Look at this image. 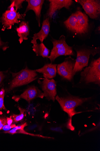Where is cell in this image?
<instances>
[{
  "label": "cell",
  "instance_id": "obj_1",
  "mask_svg": "<svg viewBox=\"0 0 100 151\" xmlns=\"http://www.w3.org/2000/svg\"><path fill=\"white\" fill-rule=\"evenodd\" d=\"M75 50L77 53V59L72 73L74 78L76 74L82 70L85 67L88 66L91 55L94 57L100 53V47H92L83 45L76 47Z\"/></svg>",
  "mask_w": 100,
  "mask_h": 151
},
{
  "label": "cell",
  "instance_id": "obj_2",
  "mask_svg": "<svg viewBox=\"0 0 100 151\" xmlns=\"http://www.w3.org/2000/svg\"><path fill=\"white\" fill-rule=\"evenodd\" d=\"M80 74L79 83L86 85L100 86V58L93 60L89 66L83 69Z\"/></svg>",
  "mask_w": 100,
  "mask_h": 151
},
{
  "label": "cell",
  "instance_id": "obj_3",
  "mask_svg": "<svg viewBox=\"0 0 100 151\" xmlns=\"http://www.w3.org/2000/svg\"><path fill=\"white\" fill-rule=\"evenodd\" d=\"M11 79L6 92H9L16 88L29 84L37 79L38 74L35 70H31L26 66L24 69L17 73L11 72Z\"/></svg>",
  "mask_w": 100,
  "mask_h": 151
},
{
  "label": "cell",
  "instance_id": "obj_4",
  "mask_svg": "<svg viewBox=\"0 0 100 151\" xmlns=\"http://www.w3.org/2000/svg\"><path fill=\"white\" fill-rule=\"evenodd\" d=\"M91 97L80 98L73 96L62 97L57 95L55 98V100L58 102L63 111L68 114L71 119L75 114L81 113H77L75 111V109L77 107L91 101Z\"/></svg>",
  "mask_w": 100,
  "mask_h": 151
},
{
  "label": "cell",
  "instance_id": "obj_5",
  "mask_svg": "<svg viewBox=\"0 0 100 151\" xmlns=\"http://www.w3.org/2000/svg\"><path fill=\"white\" fill-rule=\"evenodd\" d=\"M51 41L53 47L50 55L48 58L50 59L51 63L56 58L61 56H76L73 47L70 46L67 44L65 37L64 35H61L59 40L52 38Z\"/></svg>",
  "mask_w": 100,
  "mask_h": 151
},
{
  "label": "cell",
  "instance_id": "obj_6",
  "mask_svg": "<svg viewBox=\"0 0 100 151\" xmlns=\"http://www.w3.org/2000/svg\"><path fill=\"white\" fill-rule=\"evenodd\" d=\"M82 6L86 13L92 19L98 20L100 16L99 0H75Z\"/></svg>",
  "mask_w": 100,
  "mask_h": 151
},
{
  "label": "cell",
  "instance_id": "obj_7",
  "mask_svg": "<svg viewBox=\"0 0 100 151\" xmlns=\"http://www.w3.org/2000/svg\"><path fill=\"white\" fill-rule=\"evenodd\" d=\"M75 62L76 60L71 56L66 58L63 62L57 65V73L63 79L70 81H72Z\"/></svg>",
  "mask_w": 100,
  "mask_h": 151
},
{
  "label": "cell",
  "instance_id": "obj_8",
  "mask_svg": "<svg viewBox=\"0 0 100 151\" xmlns=\"http://www.w3.org/2000/svg\"><path fill=\"white\" fill-rule=\"evenodd\" d=\"M24 18L23 14L15 11H11L6 10L3 13L2 17L0 18V22L3 25L2 30L11 29L14 24H18L21 22L20 20Z\"/></svg>",
  "mask_w": 100,
  "mask_h": 151
},
{
  "label": "cell",
  "instance_id": "obj_9",
  "mask_svg": "<svg viewBox=\"0 0 100 151\" xmlns=\"http://www.w3.org/2000/svg\"><path fill=\"white\" fill-rule=\"evenodd\" d=\"M38 83L44 92V97L48 101L54 102L57 94L56 82L53 79L45 78L42 81H38Z\"/></svg>",
  "mask_w": 100,
  "mask_h": 151
},
{
  "label": "cell",
  "instance_id": "obj_10",
  "mask_svg": "<svg viewBox=\"0 0 100 151\" xmlns=\"http://www.w3.org/2000/svg\"><path fill=\"white\" fill-rule=\"evenodd\" d=\"M44 93H43L38 87L35 86H31L27 88L19 96H14L12 99L18 102L21 99L26 101L28 103L37 98L43 99Z\"/></svg>",
  "mask_w": 100,
  "mask_h": 151
},
{
  "label": "cell",
  "instance_id": "obj_11",
  "mask_svg": "<svg viewBox=\"0 0 100 151\" xmlns=\"http://www.w3.org/2000/svg\"><path fill=\"white\" fill-rule=\"evenodd\" d=\"M50 2L49 8L48 10L45 17L46 18L52 19L55 13L63 8L67 9H70L74 1L72 0H49Z\"/></svg>",
  "mask_w": 100,
  "mask_h": 151
},
{
  "label": "cell",
  "instance_id": "obj_12",
  "mask_svg": "<svg viewBox=\"0 0 100 151\" xmlns=\"http://www.w3.org/2000/svg\"><path fill=\"white\" fill-rule=\"evenodd\" d=\"M26 2L28 3V5L23 15L25 18L27 12L30 10H33L35 12L36 19L38 26H40V19L41 12L43 4H44V0H26Z\"/></svg>",
  "mask_w": 100,
  "mask_h": 151
},
{
  "label": "cell",
  "instance_id": "obj_13",
  "mask_svg": "<svg viewBox=\"0 0 100 151\" xmlns=\"http://www.w3.org/2000/svg\"><path fill=\"white\" fill-rule=\"evenodd\" d=\"M77 8L75 12L77 18L78 34H85L88 32L89 29L88 17L79 7Z\"/></svg>",
  "mask_w": 100,
  "mask_h": 151
},
{
  "label": "cell",
  "instance_id": "obj_14",
  "mask_svg": "<svg viewBox=\"0 0 100 151\" xmlns=\"http://www.w3.org/2000/svg\"><path fill=\"white\" fill-rule=\"evenodd\" d=\"M50 31V24L49 18L45 19L42 23L40 30L38 33H35L32 37L33 40L31 43L34 44H37V40H39L41 43H43L44 40L48 37Z\"/></svg>",
  "mask_w": 100,
  "mask_h": 151
},
{
  "label": "cell",
  "instance_id": "obj_15",
  "mask_svg": "<svg viewBox=\"0 0 100 151\" xmlns=\"http://www.w3.org/2000/svg\"><path fill=\"white\" fill-rule=\"evenodd\" d=\"M57 65L52 63L45 64L39 69L35 70L36 72L43 74L45 78L50 79L55 78L57 73Z\"/></svg>",
  "mask_w": 100,
  "mask_h": 151
},
{
  "label": "cell",
  "instance_id": "obj_16",
  "mask_svg": "<svg viewBox=\"0 0 100 151\" xmlns=\"http://www.w3.org/2000/svg\"><path fill=\"white\" fill-rule=\"evenodd\" d=\"M16 30L19 37V42L21 44L24 40L28 39L27 37L29 35L30 28L28 22L22 21L20 24L19 27H17Z\"/></svg>",
  "mask_w": 100,
  "mask_h": 151
},
{
  "label": "cell",
  "instance_id": "obj_17",
  "mask_svg": "<svg viewBox=\"0 0 100 151\" xmlns=\"http://www.w3.org/2000/svg\"><path fill=\"white\" fill-rule=\"evenodd\" d=\"M64 24L68 30L76 35L78 34L77 18L76 12L73 13Z\"/></svg>",
  "mask_w": 100,
  "mask_h": 151
},
{
  "label": "cell",
  "instance_id": "obj_18",
  "mask_svg": "<svg viewBox=\"0 0 100 151\" xmlns=\"http://www.w3.org/2000/svg\"><path fill=\"white\" fill-rule=\"evenodd\" d=\"M32 48L37 56H41L43 58H48L49 56L50 50L43 43L34 44Z\"/></svg>",
  "mask_w": 100,
  "mask_h": 151
},
{
  "label": "cell",
  "instance_id": "obj_19",
  "mask_svg": "<svg viewBox=\"0 0 100 151\" xmlns=\"http://www.w3.org/2000/svg\"><path fill=\"white\" fill-rule=\"evenodd\" d=\"M11 4L8 7V10L11 11H16L23 8L22 4L24 0H11Z\"/></svg>",
  "mask_w": 100,
  "mask_h": 151
},
{
  "label": "cell",
  "instance_id": "obj_20",
  "mask_svg": "<svg viewBox=\"0 0 100 151\" xmlns=\"http://www.w3.org/2000/svg\"><path fill=\"white\" fill-rule=\"evenodd\" d=\"M18 108L20 114L18 115L13 114L10 116L13 120V123L21 122L24 117V113L26 111V110L20 106H18Z\"/></svg>",
  "mask_w": 100,
  "mask_h": 151
},
{
  "label": "cell",
  "instance_id": "obj_21",
  "mask_svg": "<svg viewBox=\"0 0 100 151\" xmlns=\"http://www.w3.org/2000/svg\"><path fill=\"white\" fill-rule=\"evenodd\" d=\"M5 90L4 88L0 90V111L4 110L6 111L4 104V98L5 95Z\"/></svg>",
  "mask_w": 100,
  "mask_h": 151
},
{
  "label": "cell",
  "instance_id": "obj_22",
  "mask_svg": "<svg viewBox=\"0 0 100 151\" xmlns=\"http://www.w3.org/2000/svg\"><path fill=\"white\" fill-rule=\"evenodd\" d=\"M28 126L27 123L25 122L23 124L18 126H16L12 129L4 132L5 133H8L11 134H16L17 130L20 129H24L25 127Z\"/></svg>",
  "mask_w": 100,
  "mask_h": 151
},
{
  "label": "cell",
  "instance_id": "obj_23",
  "mask_svg": "<svg viewBox=\"0 0 100 151\" xmlns=\"http://www.w3.org/2000/svg\"><path fill=\"white\" fill-rule=\"evenodd\" d=\"M16 134H22L27 135H29L32 136L38 137H41V138H51L50 137H45L39 134H35L28 133L25 131L24 129L18 130L16 131Z\"/></svg>",
  "mask_w": 100,
  "mask_h": 151
},
{
  "label": "cell",
  "instance_id": "obj_24",
  "mask_svg": "<svg viewBox=\"0 0 100 151\" xmlns=\"http://www.w3.org/2000/svg\"><path fill=\"white\" fill-rule=\"evenodd\" d=\"M8 72V70L4 71H0V87L4 81L7 78L9 73Z\"/></svg>",
  "mask_w": 100,
  "mask_h": 151
},
{
  "label": "cell",
  "instance_id": "obj_25",
  "mask_svg": "<svg viewBox=\"0 0 100 151\" xmlns=\"http://www.w3.org/2000/svg\"><path fill=\"white\" fill-rule=\"evenodd\" d=\"M9 43L8 42H4L1 40V34H0V49H1L4 51H6L9 48Z\"/></svg>",
  "mask_w": 100,
  "mask_h": 151
},
{
  "label": "cell",
  "instance_id": "obj_26",
  "mask_svg": "<svg viewBox=\"0 0 100 151\" xmlns=\"http://www.w3.org/2000/svg\"><path fill=\"white\" fill-rule=\"evenodd\" d=\"M7 124V118L2 117L0 118V130L2 129L3 127Z\"/></svg>",
  "mask_w": 100,
  "mask_h": 151
},
{
  "label": "cell",
  "instance_id": "obj_27",
  "mask_svg": "<svg viewBox=\"0 0 100 151\" xmlns=\"http://www.w3.org/2000/svg\"><path fill=\"white\" fill-rule=\"evenodd\" d=\"M16 127V126L15 123H12V124L10 125L6 124L3 127L2 129L4 131H8L12 129L15 128Z\"/></svg>",
  "mask_w": 100,
  "mask_h": 151
},
{
  "label": "cell",
  "instance_id": "obj_28",
  "mask_svg": "<svg viewBox=\"0 0 100 151\" xmlns=\"http://www.w3.org/2000/svg\"><path fill=\"white\" fill-rule=\"evenodd\" d=\"M6 118L7 125H10L12 124L13 123V120L11 116H10L9 118L7 117Z\"/></svg>",
  "mask_w": 100,
  "mask_h": 151
},
{
  "label": "cell",
  "instance_id": "obj_29",
  "mask_svg": "<svg viewBox=\"0 0 100 151\" xmlns=\"http://www.w3.org/2000/svg\"><path fill=\"white\" fill-rule=\"evenodd\" d=\"M96 32H95V33H98V32L99 31V32H100V26H99V27H98L96 29Z\"/></svg>",
  "mask_w": 100,
  "mask_h": 151
},
{
  "label": "cell",
  "instance_id": "obj_30",
  "mask_svg": "<svg viewBox=\"0 0 100 151\" xmlns=\"http://www.w3.org/2000/svg\"></svg>",
  "mask_w": 100,
  "mask_h": 151
}]
</instances>
